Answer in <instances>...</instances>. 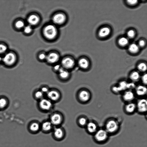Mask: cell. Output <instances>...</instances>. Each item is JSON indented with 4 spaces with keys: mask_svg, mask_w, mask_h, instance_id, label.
<instances>
[{
    "mask_svg": "<svg viewBox=\"0 0 147 147\" xmlns=\"http://www.w3.org/2000/svg\"><path fill=\"white\" fill-rule=\"evenodd\" d=\"M110 136L117 134L120 130L119 123L116 120L110 119L107 120L103 127Z\"/></svg>",
    "mask_w": 147,
    "mask_h": 147,
    "instance_id": "6da1fadb",
    "label": "cell"
},
{
    "mask_svg": "<svg viewBox=\"0 0 147 147\" xmlns=\"http://www.w3.org/2000/svg\"><path fill=\"white\" fill-rule=\"evenodd\" d=\"M92 137L93 141L96 143L102 145L108 142L110 136L103 127H99Z\"/></svg>",
    "mask_w": 147,
    "mask_h": 147,
    "instance_id": "7a4b0ae2",
    "label": "cell"
},
{
    "mask_svg": "<svg viewBox=\"0 0 147 147\" xmlns=\"http://www.w3.org/2000/svg\"><path fill=\"white\" fill-rule=\"evenodd\" d=\"M51 132L53 138L57 141L63 140L66 136L65 129L61 126L54 127Z\"/></svg>",
    "mask_w": 147,
    "mask_h": 147,
    "instance_id": "3957f363",
    "label": "cell"
},
{
    "mask_svg": "<svg viewBox=\"0 0 147 147\" xmlns=\"http://www.w3.org/2000/svg\"><path fill=\"white\" fill-rule=\"evenodd\" d=\"M43 32L46 38L49 39H52L56 36L57 30L54 26L52 25H49L44 28Z\"/></svg>",
    "mask_w": 147,
    "mask_h": 147,
    "instance_id": "277c9868",
    "label": "cell"
},
{
    "mask_svg": "<svg viewBox=\"0 0 147 147\" xmlns=\"http://www.w3.org/2000/svg\"><path fill=\"white\" fill-rule=\"evenodd\" d=\"M98 124L92 121H88L85 127L86 131L89 135H93L99 128Z\"/></svg>",
    "mask_w": 147,
    "mask_h": 147,
    "instance_id": "5b68a950",
    "label": "cell"
},
{
    "mask_svg": "<svg viewBox=\"0 0 147 147\" xmlns=\"http://www.w3.org/2000/svg\"><path fill=\"white\" fill-rule=\"evenodd\" d=\"M16 60V55L12 53H9L6 54L2 58L4 63L8 66L13 65Z\"/></svg>",
    "mask_w": 147,
    "mask_h": 147,
    "instance_id": "8992f818",
    "label": "cell"
},
{
    "mask_svg": "<svg viewBox=\"0 0 147 147\" xmlns=\"http://www.w3.org/2000/svg\"><path fill=\"white\" fill-rule=\"evenodd\" d=\"M54 126L50 121H46L40 124V131L45 134L51 132Z\"/></svg>",
    "mask_w": 147,
    "mask_h": 147,
    "instance_id": "52a82bcc",
    "label": "cell"
},
{
    "mask_svg": "<svg viewBox=\"0 0 147 147\" xmlns=\"http://www.w3.org/2000/svg\"><path fill=\"white\" fill-rule=\"evenodd\" d=\"M50 121L54 127L60 126L63 122V119L60 115L55 113L51 117Z\"/></svg>",
    "mask_w": 147,
    "mask_h": 147,
    "instance_id": "ba28073f",
    "label": "cell"
},
{
    "mask_svg": "<svg viewBox=\"0 0 147 147\" xmlns=\"http://www.w3.org/2000/svg\"><path fill=\"white\" fill-rule=\"evenodd\" d=\"M28 129L32 134H37L40 131V124L36 122H32L29 125Z\"/></svg>",
    "mask_w": 147,
    "mask_h": 147,
    "instance_id": "9c48e42d",
    "label": "cell"
},
{
    "mask_svg": "<svg viewBox=\"0 0 147 147\" xmlns=\"http://www.w3.org/2000/svg\"><path fill=\"white\" fill-rule=\"evenodd\" d=\"M137 107L138 111L141 113L146 112L147 110V101L146 99H142L138 101Z\"/></svg>",
    "mask_w": 147,
    "mask_h": 147,
    "instance_id": "30bf717a",
    "label": "cell"
},
{
    "mask_svg": "<svg viewBox=\"0 0 147 147\" xmlns=\"http://www.w3.org/2000/svg\"><path fill=\"white\" fill-rule=\"evenodd\" d=\"M63 66L66 69H70L73 67L74 65V61L70 57L64 58L61 61Z\"/></svg>",
    "mask_w": 147,
    "mask_h": 147,
    "instance_id": "8fae6325",
    "label": "cell"
},
{
    "mask_svg": "<svg viewBox=\"0 0 147 147\" xmlns=\"http://www.w3.org/2000/svg\"><path fill=\"white\" fill-rule=\"evenodd\" d=\"M53 22L56 24H60L64 22L65 17L62 13H59L55 15L52 18Z\"/></svg>",
    "mask_w": 147,
    "mask_h": 147,
    "instance_id": "7c38bea8",
    "label": "cell"
},
{
    "mask_svg": "<svg viewBox=\"0 0 147 147\" xmlns=\"http://www.w3.org/2000/svg\"><path fill=\"white\" fill-rule=\"evenodd\" d=\"M39 105L40 107L43 110H48L51 107L52 103L49 100L43 99H42L40 101Z\"/></svg>",
    "mask_w": 147,
    "mask_h": 147,
    "instance_id": "4fadbf2b",
    "label": "cell"
},
{
    "mask_svg": "<svg viewBox=\"0 0 147 147\" xmlns=\"http://www.w3.org/2000/svg\"><path fill=\"white\" fill-rule=\"evenodd\" d=\"M59 59V55L56 53H53L47 56L46 59L47 62L51 63H53L58 61Z\"/></svg>",
    "mask_w": 147,
    "mask_h": 147,
    "instance_id": "5bb4252c",
    "label": "cell"
},
{
    "mask_svg": "<svg viewBox=\"0 0 147 147\" xmlns=\"http://www.w3.org/2000/svg\"><path fill=\"white\" fill-rule=\"evenodd\" d=\"M123 97L124 100L126 102H129L132 100L134 98V95L133 92L131 90L125 92Z\"/></svg>",
    "mask_w": 147,
    "mask_h": 147,
    "instance_id": "9a60e30c",
    "label": "cell"
},
{
    "mask_svg": "<svg viewBox=\"0 0 147 147\" xmlns=\"http://www.w3.org/2000/svg\"><path fill=\"white\" fill-rule=\"evenodd\" d=\"M79 97L80 100L82 101L87 102L89 100L90 98V94L88 92L83 90L80 92Z\"/></svg>",
    "mask_w": 147,
    "mask_h": 147,
    "instance_id": "2e32d148",
    "label": "cell"
},
{
    "mask_svg": "<svg viewBox=\"0 0 147 147\" xmlns=\"http://www.w3.org/2000/svg\"><path fill=\"white\" fill-rule=\"evenodd\" d=\"M147 88L144 86L139 85L136 89V92L137 94L139 96H143L147 93Z\"/></svg>",
    "mask_w": 147,
    "mask_h": 147,
    "instance_id": "e0dca14e",
    "label": "cell"
},
{
    "mask_svg": "<svg viewBox=\"0 0 147 147\" xmlns=\"http://www.w3.org/2000/svg\"><path fill=\"white\" fill-rule=\"evenodd\" d=\"M111 33L110 29L107 27H103L99 30L98 35L101 38L106 37L109 36Z\"/></svg>",
    "mask_w": 147,
    "mask_h": 147,
    "instance_id": "ac0fdd59",
    "label": "cell"
},
{
    "mask_svg": "<svg viewBox=\"0 0 147 147\" xmlns=\"http://www.w3.org/2000/svg\"><path fill=\"white\" fill-rule=\"evenodd\" d=\"M47 96L49 98L52 100L56 101L60 97L59 93L56 91L52 90L47 92Z\"/></svg>",
    "mask_w": 147,
    "mask_h": 147,
    "instance_id": "d6986e66",
    "label": "cell"
},
{
    "mask_svg": "<svg viewBox=\"0 0 147 147\" xmlns=\"http://www.w3.org/2000/svg\"><path fill=\"white\" fill-rule=\"evenodd\" d=\"M38 17L35 15H30L28 19V22L31 25H36L39 22Z\"/></svg>",
    "mask_w": 147,
    "mask_h": 147,
    "instance_id": "ffe728a7",
    "label": "cell"
},
{
    "mask_svg": "<svg viewBox=\"0 0 147 147\" xmlns=\"http://www.w3.org/2000/svg\"><path fill=\"white\" fill-rule=\"evenodd\" d=\"M129 78L131 80L134 82L138 81L140 78L139 73L137 71H134L130 74Z\"/></svg>",
    "mask_w": 147,
    "mask_h": 147,
    "instance_id": "44dd1931",
    "label": "cell"
},
{
    "mask_svg": "<svg viewBox=\"0 0 147 147\" xmlns=\"http://www.w3.org/2000/svg\"><path fill=\"white\" fill-rule=\"evenodd\" d=\"M78 65L81 68L86 69L89 67V63L87 59L83 58L81 59L79 61Z\"/></svg>",
    "mask_w": 147,
    "mask_h": 147,
    "instance_id": "7402d4cb",
    "label": "cell"
},
{
    "mask_svg": "<svg viewBox=\"0 0 147 147\" xmlns=\"http://www.w3.org/2000/svg\"><path fill=\"white\" fill-rule=\"evenodd\" d=\"M136 107V106L135 104L133 103H130L125 106V110L127 112L131 113L135 111Z\"/></svg>",
    "mask_w": 147,
    "mask_h": 147,
    "instance_id": "603a6c76",
    "label": "cell"
},
{
    "mask_svg": "<svg viewBox=\"0 0 147 147\" xmlns=\"http://www.w3.org/2000/svg\"><path fill=\"white\" fill-rule=\"evenodd\" d=\"M139 46L135 43L130 45L128 47L129 51L133 53H137L139 51Z\"/></svg>",
    "mask_w": 147,
    "mask_h": 147,
    "instance_id": "cb8c5ba5",
    "label": "cell"
},
{
    "mask_svg": "<svg viewBox=\"0 0 147 147\" xmlns=\"http://www.w3.org/2000/svg\"><path fill=\"white\" fill-rule=\"evenodd\" d=\"M88 122L86 118L82 117L78 119V125L80 127L85 128Z\"/></svg>",
    "mask_w": 147,
    "mask_h": 147,
    "instance_id": "d4e9b609",
    "label": "cell"
},
{
    "mask_svg": "<svg viewBox=\"0 0 147 147\" xmlns=\"http://www.w3.org/2000/svg\"><path fill=\"white\" fill-rule=\"evenodd\" d=\"M59 71V76L62 78L65 79L69 76L68 72L64 68H61Z\"/></svg>",
    "mask_w": 147,
    "mask_h": 147,
    "instance_id": "484cf974",
    "label": "cell"
},
{
    "mask_svg": "<svg viewBox=\"0 0 147 147\" xmlns=\"http://www.w3.org/2000/svg\"><path fill=\"white\" fill-rule=\"evenodd\" d=\"M118 42L120 46L124 47L127 45L129 42V41L126 38L123 37L119 39Z\"/></svg>",
    "mask_w": 147,
    "mask_h": 147,
    "instance_id": "4316f807",
    "label": "cell"
},
{
    "mask_svg": "<svg viewBox=\"0 0 147 147\" xmlns=\"http://www.w3.org/2000/svg\"><path fill=\"white\" fill-rule=\"evenodd\" d=\"M137 68L138 70L140 72H145L147 69L146 65L144 63H141L138 65Z\"/></svg>",
    "mask_w": 147,
    "mask_h": 147,
    "instance_id": "83f0119b",
    "label": "cell"
},
{
    "mask_svg": "<svg viewBox=\"0 0 147 147\" xmlns=\"http://www.w3.org/2000/svg\"><path fill=\"white\" fill-rule=\"evenodd\" d=\"M127 83L125 81L121 82L118 86L121 91L127 89Z\"/></svg>",
    "mask_w": 147,
    "mask_h": 147,
    "instance_id": "f1b7e54d",
    "label": "cell"
},
{
    "mask_svg": "<svg viewBox=\"0 0 147 147\" xmlns=\"http://www.w3.org/2000/svg\"><path fill=\"white\" fill-rule=\"evenodd\" d=\"M7 101L4 98H0V109L5 108L7 105Z\"/></svg>",
    "mask_w": 147,
    "mask_h": 147,
    "instance_id": "f546056e",
    "label": "cell"
},
{
    "mask_svg": "<svg viewBox=\"0 0 147 147\" xmlns=\"http://www.w3.org/2000/svg\"><path fill=\"white\" fill-rule=\"evenodd\" d=\"M24 26V22L21 20L17 21L15 24L16 27L18 29L21 28Z\"/></svg>",
    "mask_w": 147,
    "mask_h": 147,
    "instance_id": "4dcf8cb0",
    "label": "cell"
},
{
    "mask_svg": "<svg viewBox=\"0 0 147 147\" xmlns=\"http://www.w3.org/2000/svg\"><path fill=\"white\" fill-rule=\"evenodd\" d=\"M127 36L129 38H133L135 35V33L134 31L133 30H130L127 33Z\"/></svg>",
    "mask_w": 147,
    "mask_h": 147,
    "instance_id": "1f68e13d",
    "label": "cell"
},
{
    "mask_svg": "<svg viewBox=\"0 0 147 147\" xmlns=\"http://www.w3.org/2000/svg\"><path fill=\"white\" fill-rule=\"evenodd\" d=\"M7 48L6 46L0 44V54L5 53L7 50Z\"/></svg>",
    "mask_w": 147,
    "mask_h": 147,
    "instance_id": "d6a6232c",
    "label": "cell"
},
{
    "mask_svg": "<svg viewBox=\"0 0 147 147\" xmlns=\"http://www.w3.org/2000/svg\"><path fill=\"white\" fill-rule=\"evenodd\" d=\"M32 31V28L30 26L28 25L25 27L24 28V32L26 34H29Z\"/></svg>",
    "mask_w": 147,
    "mask_h": 147,
    "instance_id": "836d02e7",
    "label": "cell"
},
{
    "mask_svg": "<svg viewBox=\"0 0 147 147\" xmlns=\"http://www.w3.org/2000/svg\"><path fill=\"white\" fill-rule=\"evenodd\" d=\"M141 79L142 83L145 85H146L147 83V74H144L142 76Z\"/></svg>",
    "mask_w": 147,
    "mask_h": 147,
    "instance_id": "e575fe53",
    "label": "cell"
},
{
    "mask_svg": "<svg viewBox=\"0 0 147 147\" xmlns=\"http://www.w3.org/2000/svg\"><path fill=\"white\" fill-rule=\"evenodd\" d=\"M43 96V93L41 91H37L35 94L36 97L37 98H41Z\"/></svg>",
    "mask_w": 147,
    "mask_h": 147,
    "instance_id": "d590c367",
    "label": "cell"
},
{
    "mask_svg": "<svg viewBox=\"0 0 147 147\" xmlns=\"http://www.w3.org/2000/svg\"><path fill=\"white\" fill-rule=\"evenodd\" d=\"M135 87V85L133 82L130 83H127V89H132L134 88Z\"/></svg>",
    "mask_w": 147,
    "mask_h": 147,
    "instance_id": "8d00e7d4",
    "label": "cell"
},
{
    "mask_svg": "<svg viewBox=\"0 0 147 147\" xmlns=\"http://www.w3.org/2000/svg\"><path fill=\"white\" fill-rule=\"evenodd\" d=\"M137 0H127V3L131 5H134L138 3Z\"/></svg>",
    "mask_w": 147,
    "mask_h": 147,
    "instance_id": "74e56055",
    "label": "cell"
},
{
    "mask_svg": "<svg viewBox=\"0 0 147 147\" xmlns=\"http://www.w3.org/2000/svg\"><path fill=\"white\" fill-rule=\"evenodd\" d=\"M113 90L115 93H118L120 92L121 90L119 86H115L113 88Z\"/></svg>",
    "mask_w": 147,
    "mask_h": 147,
    "instance_id": "f35d334b",
    "label": "cell"
},
{
    "mask_svg": "<svg viewBox=\"0 0 147 147\" xmlns=\"http://www.w3.org/2000/svg\"><path fill=\"white\" fill-rule=\"evenodd\" d=\"M139 46L141 47H144L145 44L144 41L143 40H140L139 42Z\"/></svg>",
    "mask_w": 147,
    "mask_h": 147,
    "instance_id": "ab89813d",
    "label": "cell"
},
{
    "mask_svg": "<svg viewBox=\"0 0 147 147\" xmlns=\"http://www.w3.org/2000/svg\"><path fill=\"white\" fill-rule=\"evenodd\" d=\"M47 56L44 54H40L39 56V58L41 60H44L46 59Z\"/></svg>",
    "mask_w": 147,
    "mask_h": 147,
    "instance_id": "60d3db41",
    "label": "cell"
},
{
    "mask_svg": "<svg viewBox=\"0 0 147 147\" xmlns=\"http://www.w3.org/2000/svg\"><path fill=\"white\" fill-rule=\"evenodd\" d=\"M41 91L43 93L47 92H48V89L46 87H43L42 88Z\"/></svg>",
    "mask_w": 147,
    "mask_h": 147,
    "instance_id": "b9f144b4",
    "label": "cell"
},
{
    "mask_svg": "<svg viewBox=\"0 0 147 147\" xmlns=\"http://www.w3.org/2000/svg\"><path fill=\"white\" fill-rule=\"evenodd\" d=\"M60 68V66L58 65H56L54 67V69L56 70H59Z\"/></svg>",
    "mask_w": 147,
    "mask_h": 147,
    "instance_id": "7bdbcfd3",
    "label": "cell"
},
{
    "mask_svg": "<svg viewBox=\"0 0 147 147\" xmlns=\"http://www.w3.org/2000/svg\"><path fill=\"white\" fill-rule=\"evenodd\" d=\"M2 60V58L0 56V62Z\"/></svg>",
    "mask_w": 147,
    "mask_h": 147,
    "instance_id": "ee69618b",
    "label": "cell"
}]
</instances>
